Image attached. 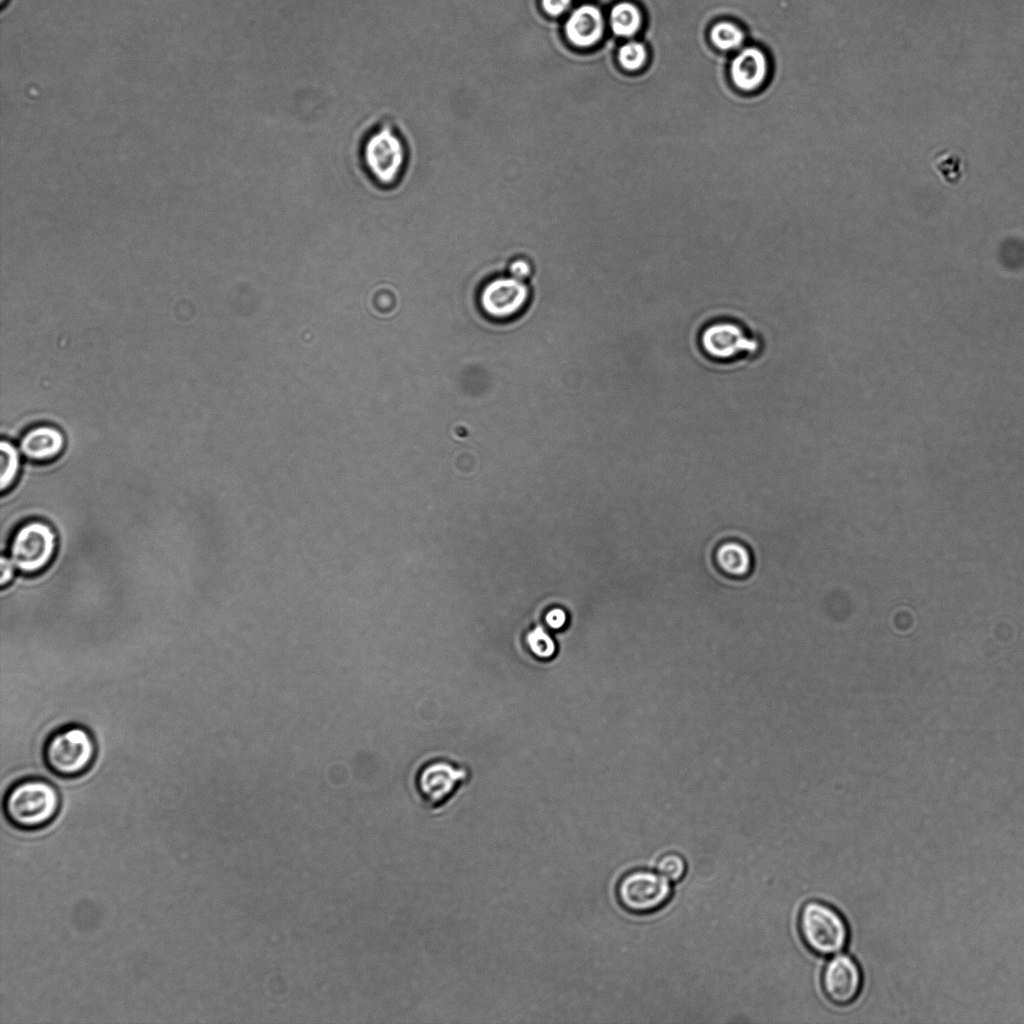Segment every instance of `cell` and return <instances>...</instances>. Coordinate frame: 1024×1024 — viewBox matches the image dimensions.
<instances>
[{
  "mask_svg": "<svg viewBox=\"0 0 1024 1024\" xmlns=\"http://www.w3.org/2000/svg\"><path fill=\"white\" fill-rule=\"evenodd\" d=\"M359 172L381 189L396 186L405 173L407 145L397 121L391 115H380L365 123L354 145Z\"/></svg>",
  "mask_w": 1024,
  "mask_h": 1024,
  "instance_id": "1",
  "label": "cell"
},
{
  "mask_svg": "<svg viewBox=\"0 0 1024 1024\" xmlns=\"http://www.w3.org/2000/svg\"><path fill=\"white\" fill-rule=\"evenodd\" d=\"M58 790L40 778H28L13 784L3 801L8 822L21 831H37L54 821L60 810Z\"/></svg>",
  "mask_w": 1024,
  "mask_h": 1024,
  "instance_id": "2",
  "label": "cell"
},
{
  "mask_svg": "<svg viewBox=\"0 0 1024 1024\" xmlns=\"http://www.w3.org/2000/svg\"><path fill=\"white\" fill-rule=\"evenodd\" d=\"M97 754L92 734L82 726L71 725L54 732L44 746V761L55 775L73 778L85 773Z\"/></svg>",
  "mask_w": 1024,
  "mask_h": 1024,
  "instance_id": "3",
  "label": "cell"
},
{
  "mask_svg": "<svg viewBox=\"0 0 1024 1024\" xmlns=\"http://www.w3.org/2000/svg\"><path fill=\"white\" fill-rule=\"evenodd\" d=\"M798 928L804 944L813 953L831 956L847 945L849 929L842 915L830 905L809 901L801 909Z\"/></svg>",
  "mask_w": 1024,
  "mask_h": 1024,
  "instance_id": "4",
  "label": "cell"
},
{
  "mask_svg": "<svg viewBox=\"0 0 1024 1024\" xmlns=\"http://www.w3.org/2000/svg\"><path fill=\"white\" fill-rule=\"evenodd\" d=\"M699 343L704 355L715 363L728 364L756 355L760 343L740 322L731 318H718L705 324Z\"/></svg>",
  "mask_w": 1024,
  "mask_h": 1024,
  "instance_id": "5",
  "label": "cell"
},
{
  "mask_svg": "<svg viewBox=\"0 0 1024 1024\" xmlns=\"http://www.w3.org/2000/svg\"><path fill=\"white\" fill-rule=\"evenodd\" d=\"M671 894L670 881L659 872L647 869L625 873L616 886L619 905L633 914H648L662 908Z\"/></svg>",
  "mask_w": 1024,
  "mask_h": 1024,
  "instance_id": "6",
  "label": "cell"
},
{
  "mask_svg": "<svg viewBox=\"0 0 1024 1024\" xmlns=\"http://www.w3.org/2000/svg\"><path fill=\"white\" fill-rule=\"evenodd\" d=\"M56 548V534L51 526L42 521H30L20 526L13 535L9 558L17 570L35 574L50 564Z\"/></svg>",
  "mask_w": 1024,
  "mask_h": 1024,
  "instance_id": "7",
  "label": "cell"
},
{
  "mask_svg": "<svg viewBox=\"0 0 1024 1024\" xmlns=\"http://www.w3.org/2000/svg\"><path fill=\"white\" fill-rule=\"evenodd\" d=\"M467 776L466 769L444 759L429 760L416 771L415 791L425 807L438 809L448 803Z\"/></svg>",
  "mask_w": 1024,
  "mask_h": 1024,
  "instance_id": "8",
  "label": "cell"
},
{
  "mask_svg": "<svg viewBox=\"0 0 1024 1024\" xmlns=\"http://www.w3.org/2000/svg\"><path fill=\"white\" fill-rule=\"evenodd\" d=\"M530 290L525 281L510 276L489 280L479 293L482 312L493 320L512 319L527 307Z\"/></svg>",
  "mask_w": 1024,
  "mask_h": 1024,
  "instance_id": "9",
  "label": "cell"
},
{
  "mask_svg": "<svg viewBox=\"0 0 1024 1024\" xmlns=\"http://www.w3.org/2000/svg\"><path fill=\"white\" fill-rule=\"evenodd\" d=\"M822 989L829 1001L836 1005H848L859 995L862 987V973L857 962L847 954H835L822 972Z\"/></svg>",
  "mask_w": 1024,
  "mask_h": 1024,
  "instance_id": "10",
  "label": "cell"
},
{
  "mask_svg": "<svg viewBox=\"0 0 1024 1024\" xmlns=\"http://www.w3.org/2000/svg\"><path fill=\"white\" fill-rule=\"evenodd\" d=\"M63 433L49 425H41L28 430L20 439V453L33 462H50L64 450Z\"/></svg>",
  "mask_w": 1024,
  "mask_h": 1024,
  "instance_id": "11",
  "label": "cell"
},
{
  "mask_svg": "<svg viewBox=\"0 0 1024 1024\" xmlns=\"http://www.w3.org/2000/svg\"><path fill=\"white\" fill-rule=\"evenodd\" d=\"M604 21L600 10L593 5H582L575 9L565 24L569 41L578 47H590L602 37Z\"/></svg>",
  "mask_w": 1024,
  "mask_h": 1024,
  "instance_id": "12",
  "label": "cell"
},
{
  "mask_svg": "<svg viewBox=\"0 0 1024 1024\" xmlns=\"http://www.w3.org/2000/svg\"><path fill=\"white\" fill-rule=\"evenodd\" d=\"M731 77L735 85L745 91L756 89L764 81L767 61L756 48L743 49L731 63Z\"/></svg>",
  "mask_w": 1024,
  "mask_h": 1024,
  "instance_id": "13",
  "label": "cell"
},
{
  "mask_svg": "<svg viewBox=\"0 0 1024 1024\" xmlns=\"http://www.w3.org/2000/svg\"><path fill=\"white\" fill-rule=\"evenodd\" d=\"M716 563L725 573L733 577H742L751 569V556L747 548L736 541L721 544L715 553Z\"/></svg>",
  "mask_w": 1024,
  "mask_h": 1024,
  "instance_id": "14",
  "label": "cell"
},
{
  "mask_svg": "<svg viewBox=\"0 0 1024 1024\" xmlns=\"http://www.w3.org/2000/svg\"><path fill=\"white\" fill-rule=\"evenodd\" d=\"M641 14L632 3L616 4L610 12V24L613 32L621 37L634 35L641 26Z\"/></svg>",
  "mask_w": 1024,
  "mask_h": 1024,
  "instance_id": "15",
  "label": "cell"
},
{
  "mask_svg": "<svg viewBox=\"0 0 1024 1024\" xmlns=\"http://www.w3.org/2000/svg\"><path fill=\"white\" fill-rule=\"evenodd\" d=\"M933 169L949 185L959 183L965 175L963 156L954 150L938 151L932 162Z\"/></svg>",
  "mask_w": 1024,
  "mask_h": 1024,
  "instance_id": "16",
  "label": "cell"
},
{
  "mask_svg": "<svg viewBox=\"0 0 1024 1024\" xmlns=\"http://www.w3.org/2000/svg\"><path fill=\"white\" fill-rule=\"evenodd\" d=\"M0 489L2 492L9 490L17 480L20 470V453L9 441L2 440L0 443Z\"/></svg>",
  "mask_w": 1024,
  "mask_h": 1024,
  "instance_id": "17",
  "label": "cell"
},
{
  "mask_svg": "<svg viewBox=\"0 0 1024 1024\" xmlns=\"http://www.w3.org/2000/svg\"><path fill=\"white\" fill-rule=\"evenodd\" d=\"M711 39L720 49L732 50L741 46L744 35L736 25L729 22H720L712 28Z\"/></svg>",
  "mask_w": 1024,
  "mask_h": 1024,
  "instance_id": "18",
  "label": "cell"
},
{
  "mask_svg": "<svg viewBox=\"0 0 1024 1024\" xmlns=\"http://www.w3.org/2000/svg\"><path fill=\"white\" fill-rule=\"evenodd\" d=\"M526 641L531 652L539 658H550L556 651L555 642L541 627H536L528 632Z\"/></svg>",
  "mask_w": 1024,
  "mask_h": 1024,
  "instance_id": "19",
  "label": "cell"
},
{
  "mask_svg": "<svg viewBox=\"0 0 1024 1024\" xmlns=\"http://www.w3.org/2000/svg\"><path fill=\"white\" fill-rule=\"evenodd\" d=\"M686 862L677 853H667L657 862V871L670 882H678L686 873Z\"/></svg>",
  "mask_w": 1024,
  "mask_h": 1024,
  "instance_id": "20",
  "label": "cell"
},
{
  "mask_svg": "<svg viewBox=\"0 0 1024 1024\" xmlns=\"http://www.w3.org/2000/svg\"><path fill=\"white\" fill-rule=\"evenodd\" d=\"M647 52L643 44L635 41L624 44L618 52L620 64L627 70H637L646 61Z\"/></svg>",
  "mask_w": 1024,
  "mask_h": 1024,
  "instance_id": "21",
  "label": "cell"
},
{
  "mask_svg": "<svg viewBox=\"0 0 1024 1024\" xmlns=\"http://www.w3.org/2000/svg\"><path fill=\"white\" fill-rule=\"evenodd\" d=\"M533 268L531 263L524 258H518L511 262L509 266L510 275L519 280L525 281L532 274Z\"/></svg>",
  "mask_w": 1024,
  "mask_h": 1024,
  "instance_id": "22",
  "label": "cell"
},
{
  "mask_svg": "<svg viewBox=\"0 0 1024 1024\" xmlns=\"http://www.w3.org/2000/svg\"><path fill=\"white\" fill-rule=\"evenodd\" d=\"M15 565L9 557L2 556L0 562V585L1 587L7 586L14 578Z\"/></svg>",
  "mask_w": 1024,
  "mask_h": 1024,
  "instance_id": "23",
  "label": "cell"
},
{
  "mask_svg": "<svg viewBox=\"0 0 1024 1024\" xmlns=\"http://www.w3.org/2000/svg\"><path fill=\"white\" fill-rule=\"evenodd\" d=\"M571 0H542L543 9L552 16L563 14L570 6Z\"/></svg>",
  "mask_w": 1024,
  "mask_h": 1024,
  "instance_id": "24",
  "label": "cell"
},
{
  "mask_svg": "<svg viewBox=\"0 0 1024 1024\" xmlns=\"http://www.w3.org/2000/svg\"><path fill=\"white\" fill-rule=\"evenodd\" d=\"M545 619L548 626H550L553 629H559L565 624L566 615L563 610L556 608L550 610L547 613Z\"/></svg>",
  "mask_w": 1024,
  "mask_h": 1024,
  "instance_id": "25",
  "label": "cell"
}]
</instances>
